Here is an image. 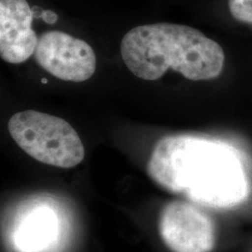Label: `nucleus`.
I'll return each instance as SVG.
<instances>
[{
  "instance_id": "3",
  "label": "nucleus",
  "mask_w": 252,
  "mask_h": 252,
  "mask_svg": "<svg viewBox=\"0 0 252 252\" xmlns=\"http://www.w3.org/2000/svg\"><path fill=\"white\" fill-rule=\"evenodd\" d=\"M8 129L15 143L38 162L72 168L84 159L80 136L61 118L29 109L11 116Z\"/></svg>"
},
{
  "instance_id": "6",
  "label": "nucleus",
  "mask_w": 252,
  "mask_h": 252,
  "mask_svg": "<svg viewBox=\"0 0 252 252\" xmlns=\"http://www.w3.org/2000/svg\"><path fill=\"white\" fill-rule=\"evenodd\" d=\"M33 10L27 0H0V55L9 63H24L36 52Z\"/></svg>"
},
{
  "instance_id": "1",
  "label": "nucleus",
  "mask_w": 252,
  "mask_h": 252,
  "mask_svg": "<svg viewBox=\"0 0 252 252\" xmlns=\"http://www.w3.org/2000/svg\"><path fill=\"white\" fill-rule=\"evenodd\" d=\"M147 173L162 189L201 207L233 208L251 193L243 163L234 149L198 135L161 138L147 163Z\"/></svg>"
},
{
  "instance_id": "11",
  "label": "nucleus",
  "mask_w": 252,
  "mask_h": 252,
  "mask_svg": "<svg viewBox=\"0 0 252 252\" xmlns=\"http://www.w3.org/2000/svg\"><path fill=\"white\" fill-rule=\"evenodd\" d=\"M41 81H42L43 83H47V82H48V81H47L46 79H42V80H41Z\"/></svg>"
},
{
  "instance_id": "10",
  "label": "nucleus",
  "mask_w": 252,
  "mask_h": 252,
  "mask_svg": "<svg viewBox=\"0 0 252 252\" xmlns=\"http://www.w3.org/2000/svg\"><path fill=\"white\" fill-rule=\"evenodd\" d=\"M33 14H34V18L38 19L41 18L42 13H43V9L38 8V7H34L33 9Z\"/></svg>"
},
{
  "instance_id": "4",
  "label": "nucleus",
  "mask_w": 252,
  "mask_h": 252,
  "mask_svg": "<svg viewBox=\"0 0 252 252\" xmlns=\"http://www.w3.org/2000/svg\"><path fill=\"white\" fill-rule=\"evenodd\" d=\"M159 234L172 252H211L216 246L212 218L189 201L174 200L162 207Z\"/></svg>"
},
{
  "instance_id": "7",
  "label": "nucleus",
  "mask_w": 252,
  "mask_h": 252,
  "mask_svg": "<svg viewBox=\"0 0 252 252\" xmlns=\"http://www.w3.org/2000/svg\"><path fill=\"white\" fill-rule=\"evenodd\" d=\"M54 216L45 212L29 217L19 229L16 238L18 247L26 252L41 249L49 242V236L54 232Z\"/></svg>"
},
{
  "instance_id": "5",
  "label": "nucleus",
  "mask_w": 252,
  "mask_h": 252,
  "mask_svg": "<svg viewBox=\"0 0 252 252\" xmlns=\"http://www.w3.org/2000/svg\"><path fill=\"white\" fill-rule=\"evenodd\" d=\"M34 56L39 66L62 81H87L96 68L93 48L61 31H49L40 36Z\"/></svg>"
},
{
  "instance_id": "8",
  "label": "nucleus",
  "mask_w": 252,
  "mask_h": 252,
  "mask_svg": "<svg viewBox=\"0 0 252 252\" xmlns=\"http://www.w3.org/2000/svg\"><path fill=\"white\" fill-rule=\"evenodd\" d=\"M228 6L235 20L252 24V0H228Z\"/></svg>"
},
{
  "instance_id": "2",
  "label": "nucleus",
  "mask_w": 252,
  "mask_h": 252,
  "mask_svg": "<svg viewBox=\"0 0 252 252\" xmlns=\"http://www.w3.org/2000/svg\"><path fill=\"white\" fill-rule=\"evenodd\" d=\"M123 60L139 79L156 81L171 68L190 81H209L220 75L223 49L193 27L160 23L135 27L121 44Z\"/></svg>"
},
{
  "instance_id": "9",
  "label": "nucleus",
  "mask_w": 252,
  "mask_h": 252,
  "mask_svg": "<svg viewBox=\"0 0 252 252\" xmlns=\"http://www.w3.org/2000/svg\"><path fill=\"white\" fill-rule=\"evenodd\" d=\"M41 19L45 22L46 24L54 25L57 22L58 16L53 10H43Z\"/></svg>"
}]
</instances>
